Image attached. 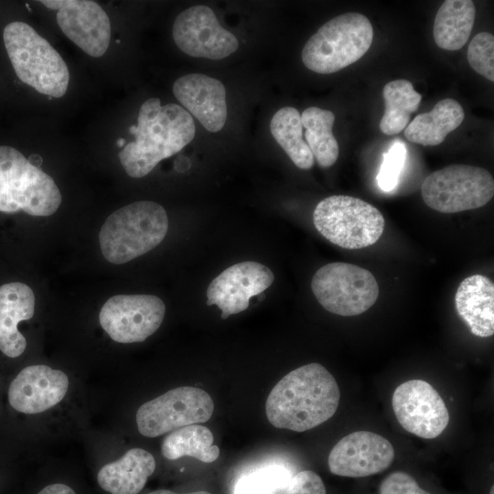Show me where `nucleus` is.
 I'll return each instance as SVG.
<instances>
[{"label": "nucleus", "instance_id": "1", "mask_svg": "<svg viewBox=\"0 0 494 494\" xmlns=\"http://www.w3.org/2000/svg\"><path fill=\"white\" fill-rule=\"evenodd\" d=\"M340 392L333 375L319 363L303 365L284 376L265 403L269 423L276 428L304 432L331 418Z\"/></svg>", "mask_w": 494, "mask_h": 494}, {"label": "nucleus", "instance_id": "2", "mask_svg": "<svg viewBox=\"0 0 494 494\" xmlns=\"http://www.w3.org/2000/svg\"><path fill=\"white\" fill-rule=\"evenodd\" d=\"M129 132L135 140L127 143L118 156L127 175L139 178L190 143L196 127L192 116L182 106L161 105L158 98H150L141 105L137 125H131Z\"/></svg>", "mask_w": 494, "mask_h": 494}, {"label": "nucleus", "instance_id": "3", "mask_svg": "<svg viewBox=\"0 0 494 494\" xmlns=\"http://www.w3.org/2000/svg\"><path fill=\"white\" fill-rule=\"evenodd\" d=\"M167 229V215L160 204L149 200L133 202L113 211L102 226V253L111 263H125L156 247Z\"/></svg>", "mask_w": 494, "mask_h": 494}, {"label": "nucleus", "instance_id": "4", "mask_svg": "<svg viewBox=\"0 0 494 494\" xmlns=\"http://www.w3.org/2000/svg\"><path fill=\"white\" fill-rule=\"evenodd\" d=\"M6 52L17 78L37 91L55 98L68 89L70 72L59 52L27 23L15 21L4 28Z\"/></svg>", "mask_w": 494, "mask_h": 494}, {"label": "nucleus", "instance_id": "5", "mask_svg": "<svg viewBox=\"0 0 494 494\" xmlns=\"http://www.w3.org/2000/svg\"><path fill=\"white\" fill-rule=\"evenodd\" d=\"M61 194L53 178L17 149L0 145V211L46 217L57 211Z\"/></svg>", "mask_w": 494, "mask_h": 494}, {"label": "nucleus", "instance_id": "6", "mask_svg": "<svg viewBox=\"0 0 494 494\" xmlns=\"http://www.w3.org/2000/svg\"><path fill=\"white\" fill-rule=\"evenodd\" d=\"M372 39L373 28L368 17L357 12L345 13L322 25L307 40L302 60L312 71L334 73L359 60Z\"/></svg>", "mask_w": 494, "mask_h": 494}, {"label": "nucleus", "instance_id": "7", "mask_svg": "<svg viewBox=\"0 0 494 494\" xmlns=\"http://www.w3.org/2000/svg\"><path fill=\"white\" fill-rule=\"evenodd\" d=\"M313 222L324 238L349 250L374 244L385 227L377 208L347 195H333L319 201L313 212Z\"/></svg>", "mask_w": 494, "mask_h": 494}, {"label": "nucleus", "instance_id": "8", "mask_svg": "<svg viewBox=\"0 0 494 494\" xmlns=\"http://www.w3.org/2000/svg\"><path fill=\"white\" fill-rule=\"evenodd\" d=\"M424 203L442 213H456L485 206L494 195V179L485 168L450 165L428 175L422 183Z\"/></svg>", "mask_w": 494, "mask_h": 494}, {"label": "nucleus", "instance_id": "9", "mask_svg": "<svg viewBox=\"0 0 494 494\" xmlns=\"http://www.w3.org/2000/svg\"><path fill=\"white\" fill-rule=\"evenodd\" d=\"M312 292L328 312L343 317L360 315L379 297V285L367 269L348 263H330L319 268L311 282Z\"/></svg>", "mask_w": 494, "mask_h": 494}, {"label": "nucleus", "instance_id": "10", "mask_svg": "<svg viewBox=\"0 0 494 494\" xmlns=\"http://www.w3.org/2000/svg\"><path fill=\"white\" fill-rule=\"evenodd\" d=\"M214 403L204 390L193 386L177 387L144 403L135 420L139 433L156 437L181 427L207 422Z\"/></svg>", "mask_w": 494, "mask_h": 494}, {"label": "nucleus", "instance_id": "11", "mask_svg": "<svg viewBox=\"0 0 494 494\" xmlns=\"http://www.w3.org/2000/svg\"><path fill=\"white\" fill-rule=\"evenodd\" d=\"M165 313L164 302L156 295H118L102 306L99 322L115 342H142L159 328Z\"/></svg>", "mask_w": 494, "mask_h": 494}, {"label": "nucleus", "instance_id": "12", "mask_svg": "<svg viewBox=\"0 0 494 494\" xmlns=\"http://www.w3.org/2000/svg\"><path fill=\"white\" fill-rule=\"evenodd\" d=\"M392 403L399 424L421 438H435L448 424L449 413L444 400L425 381L410 380L400 384Z\"/></svg>", "mask_w": 494, "mask_h": 494}, {"label": "nucleus", "instance_id": "13", "mask_svg": "<svg viewBox=\"0 0 494 494\" xmlns=\"http://www.w3.org/2000/svg\"><path fill=\"white\" fill-rule=\"evenodd\" d=\"M172 35L184 53L196 58L221 59L239 47L236 37L223 28L214 12L203 5L182 11L174 21Z\"/></svg>", "mask_w": 494, "mask_h": 494}, {"label": "nucleus", "instance_id": "14", "mask_svg": "<svg viewBox=\"0 0 494 494\" xmlns=\"http://www.w3.org/2000/svg\"><path fill=\"white\" fill-rule=\"evenodd\" d=\"M57 10V22L66 37L88 55L99 58L111 40V23L106 12L90 0H42Z\"/></svg>", "mask_w": 494, "mask_h": 494}, {"label": "nucleus", "instance_id": "15", "mask_svg": "<svg viewBox=\"0 0 494 494\" xmlns=\"http://www.w3.org/2000/svg\"><path fill=\"white\" fill-rule=\"evenodd\" d=\"M394 456V448L388 439L373 432L356 431L333 446L328 464L334 475L362 478L387 469Z\"/></svg>", "mask_w": 494, "mask_h": 494}, {"label": "nucleus", "instance_id": "16", "mask_svg": "<svg viewBox=\"0 0 494 494\" xmlns=\"http://www.w3.org/2000/svg\"><path fill=\"white\" fill-rule=\"evenodd\" d=\"M274 279L271 269L260 263H235L210 282L207 305H216L221 310V318L226 319L247 309L250 298L266 290Z\"/></svg>", "mask_w": 494, "mask_h": 494}, {"label": "nucleus", "instance_id": "17", "mask_svg": "<svg viewBox=\"0 0 494 494\" xmlns=\"http://www.w3.org/2000/svg\"><path fill=\"white\" fill-rule=\"evenodd\" d=\"M70 387L68 375L47 365L24 368L8 388V402L13 409L26 414H37L59 404Z\"/></svg>", "mask_w": 494, "mask_h": 494}, {"label": "nucleus", "instance_id": "18", "mask_svg": "<svg viewBox=\"0 0 494 494\" xmlns=\"http://www.w3.org/2000/svg\"><path fill=\"white\" fill-rule=\"evenodd\" d=\"M173 93L184 109L208 131H220L227 120L226 91L222 82L205 74L179 77Z\"/></svg>", "mask_w": 494, "mask_h": 494}, {"label": "nucleus", "instance_id": "19", "mask_svg": "<svg viewBox=\"0 0 494 494\" xmlns=\"http://www.w3.org/2000/svg\"><path fill=\"white\" fill-rule=\"evenodd\" d=\"M35 295L26 284L7 283L0 286V350L9 358L20 356L27 340L18 330L20 321L34 316Z\"/></svg>", "mask_w": 494, "mask_h": 494}, {"label": "nucleus", "instance_id": "20", "mask_svg": "<svg viewBox=\"0 0 494 494\" xmlns=\"http://www.w3.org/2000/svg\"><path fill=\"white\" fill-rule=\"evenodd\" d=\"M455 306L473 335L488 338L494 334V284L489 277L465 278L456 289Z\"/></svg>", "mask_w": 494, "mask_h": 494}, {"label": "nucleus", "instance_id": "21", "mask_svg": "<svg viewBox=\"0 0 494 494\" xmlns=\"http://www.w3.org/2000/svg\"><path fill=\"white\" fill-rule=\"evenodd\" d=\"M156 469L148 451L131 448L119 459L104 465L97 474L99 486L111 494H138Z\"/></svg>", "mask_w": 494, "mask_h": 494}, {"label": "nucleus", "instance_id": "22", "mask_svg": "<svg viewBox=\"0 0 494 494\" xmlns=\"http://www.w3.org/2000/svg\"><path fill=\"white\" fill-rule=\"evenodd\" d=\"M461 104L451 98L439 101L428 112L418 114L404 129L405 138L424 146L441 144L464 120Z\"/></svg>", "mask_w": 494, "mask_h": 494}, {"label": "nucleus", "instance_id": "23", "mask_svg": "<svg viewBox=\"0 0 494 494\" xmlns=\"http://www.w3.org/2000/svg\"><path fill=\"white\" fill-rule=\"evenodd\" d=\"M476 8L471 0H446L439 7L434 21L433 36L442 49L457 50L472 31Z\"/></svg>", "mask_w": 494, "mask_h": 494}, {"label": "nucleus", "instance_id": "24", "mask_svg": "<svg viewBox=\"0 0 494 494\" xmlns=\"http://www.w3.org/2000/svg\"><path fill=\"white\" fill-rule=\"evenodd\" d=\"M213 441L209 428L190 424L168 434L162 442L161 452L169 460L188 456L204 463H211L220 456V449L213 445Z\"/></svg>", "mask_w": 494, "mask_h": 494}, {"label": "nucleus", "instance_id": "25", "mask_svg": "<svg viewBox=\"0 0 494 494\" xmlns=\"http://www.w3.org/2000/svg\"><path fill=\"white\" fill-rule=\"evenodd\" d=\"M301 115L303 128L306 129V144L317 164L329 167L338 157V144L333 135L332 127L335 114L328 110L311 106Z\"/></svg>", "mask_w": 494, "mask_h": 494}, {"label": "nucleus", "instance_id": "26", "mask_svg": "<svg viewBox=\"0 0 494 494\" xmlns=\"http://www.w3.org/2000/svg\"><path fill=\"white\" fill-rule=\"evenodd\" d=\"M270 131L297 167L306 170L313 166L314 156L303 139L301 115L295 108L285 106L278 110L270 122Z\"/></svg>", "mask_w": 494, "mask_h": 494}, {"label": "nucleus", "instance_id": "27", "mask_svg": "<svg viewBox=\"0 0 494 494\" xmlns=\"http://www.w3.org/2000/svg\"><path fill=\"white\" fill-rule=\"evenodd\" d=\"M385 112L380 122L381 131L394 135L407 126L411 114L418 109L422 95L406 80H395L385 84L382 90Z\"/></svg>", "mask_w": 494, "mask_h": 494}, {"label": "nucleus", "instance_id": "28", "mask_svg": "<svg viewBox=\"0 0 494 494\" xmlns=\"http://www.w3.org/2000/svg\"><path fill=\"white\" fill-rule=\"evenodd\" d=\"M290 478L278 467L259 470L238 482L235 494H278Z\"/></svg>", "mask_w": 494, "mask_h": 494}, {"label": "nucleus", "instance_id": "29", "mask_svg": "<svg viewBox=\"0 0 494 494\" xmlns=\"http://www.w3.org/2000/svg\"><path fill=\"white\" fill-rule=\"evenodd\" d=\"M470 67L491 82L494 81V36L489 32L477 34L467 48Z\"/></svg>", "mask_w": 494, "mask_h": 494}, {"label": "nucleus", "instance_id": "30", "mask_svg": "<svg viewBox=\"0 0 494 494\" xmlns=\"http://www.w3.org/2000/svg\"><path fill=\"white\" fill-rule=\"evenodd\" d=\"M405 159L406 148L401 142H395L383 154V160L377 175V183L382 191H392L397 186Z\"/></svg>", "mask_w": 494, "mask_h": 494}, {"label": "nucleus", "instance_id": "31", "mask_svg": "<svg viewBox=\"0 0 494 494\" xmlns=\"http://www.w3.org/2000/svg\"><path fill=\"white\" fill-rule=\"evenodd\" d=\"M278 494H327L321 478L311 470H303L290 478Z\"/></svg>", "mask_w": 494, "mask_h": 494}, {"label": "nucleus", "instance_id": "32", "mask_svg": "<svg viewBox=\"0 0 494 494\" xmlns=\"http://www.w3.org/2000/svg\"><path fill=\"white\" fill-rule=\"evenodd\" d=\"M380 494H431L423 489L409 474L396 471L387 476L380 485Z\"/></svg>", "mask_w": 494, "mask_h": 494}, {"label": "nucleus", "instance_id": "33", "mask_svg": "<svg viewBox=\"0 0 494 494\" xmlns=\"http://www.w3.org/2000/svg\"><path fill=\"white\" fill-rule=\"evenodd\" d=\"M38 494H76L69 486L62 483H53L42 489Z\"/></svg>", "mask_w": 494, "mask_h": 494}, {"label": "nucleus", "instance_id": "34", "mask_svg": "<svg viewBox=\"0 0 494 494\" xmlns=\"http://www.w3.org/2000/svg\"><path fill=\"white\" fill-rule=\"evenodd\" d=\"M147 494H180V493H177V492L167 490V489H157V490L151 491V492H149ZM181 494H210V493L208 492V491L199 490V491H194V492H189V493H181Z\"/></svg>", "mask_w": 494, "mask_h": 494}, {"label": "nucleus", "instance_id": "35", "mask_svg": "<svg viewBox=\"0 0 494 494\" xmlns=\"http://www.w3.org/2000/svg\"><path fill=\"white\" fill-rule=\"evenodd\" d=\"M116 143H117V145L119 147H123V146L125 145V139L124 138H118Z\"/></svg>", "mask_w": 494, "mask_h": 494}, {"label": "nucleus", "instance_id": "36", "mask_svg": "<svg viewBox=\"0 0 494 494\" xmlns=\"http://www.w3.org/2000/svg\"><path fill=\"white\" fill-rule=\"evenodd\" d=\"M493 493H494V488L492 486L491 489H490L489 494H493Z\"/></svg>", "mask_w": 494, "mask_h": 494}]
</instances>
